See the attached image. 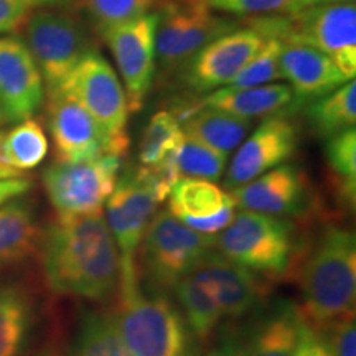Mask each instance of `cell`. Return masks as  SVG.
I'll return each mask as SVG.
<instances>
[{
	"mask_svg": "<svg viewBox=\"0 0 356 356\" xmlns=\"http://www.w3.org/2000/svg\"><path fill=\"white\" fill-rule=\"evenodd\" d=\"M40 262L58 296L101 302L118 292L121 257L102 213L60 216L40 236Z\"/></svg>",
	"mask_w": 356,
	"mask_h": 356,
	"instance_id": "1",
	"label": "cell"
},
{
	"mask_svg": "<svg viewBox=\"0 0 356 356\" xmlns=\"http://www.w3.org/2000/svg\"><path fill=\"white\" fill-rule=\"evenodd\" d=\"M299 284L302 315L318 332L355 314L356 239L343 226H328L300 259Z\"/></svg>",
	"mask_w": 356,
	"mask_h": 356,
	"instance_id": "2",
	"label": "cell"
},
{
	"mask_svg": "<svg viewBox=\"0 0 356 356\" xmlns=\"http://www.w3.org/2000/svg\"><path fill=\"white\" fill-rule=\"evenodd\" d=\"M113 320L132 356H198L200 343L178 305L140 284L119 287Z\"/></svg>",
	"mask_w": 356,
	"mask_h": 356,
	"instance_id": "3",
	"label": "cell"
},
{
	"mask_svg": "<svg viewBox=\"0 0 356 356\" xmlns=\"http://www.w3.org/2000/svg\"><path fill=\"white\" fill-rule=\"evenodd\" d=\"M249 29L262 38L282 44H304L332 58L348 79L356 74V7L355 2L304 8L287 15L249 19Z\"/></svg>",
	"mask_w": 356,
	"mask_h": 356,
	"instance_id": "4",
	"label": "cell"
},
{
	"mask_svg": "<svg viewBox=\"0 0 356 356\" xmlns=\"http://www.w3.org/2000/svg\"><path fill=\"white\" fill-rule=\"evenodd\" d=\"M215 249L267 280L292 274L302 259L291 221L244 210L215 236Z\"/></svg>",
	"mask_w": 356,
	"mask_h": 356,
	"instance_id": "5",
	"label": "cell"
},
{
	"mask_svg": "<svg viewBox=\"0 0 356 356\" xmlns=\"http://www.w3.org/2000/svg\"><path fill=\"white\" fill-rule=\"evenodd\" d=\"M170 193L154 168L140 167L119 175L106 202V221L121 257L119 287L139 284L137 251L159 204Z\"/></svg>",
	"mask_w": 356,
	"mask_h": 356,
	"instance_id": "6",
	"label": "cell"
},
{
	"mask_svg": "<svg viewBox=\"0 0 356 356\" xmlns=\"http://www.w3.org/2000/svg\"><path fill=\"white\" fill-rule=\"evenodd\" d=\"M55 92L79 102L109 142L111 154L124 157L129 149V109L118 73L101 53L88 51ZM53 95V92H51Z\"/></svg>",
	"mask_w": 356,
	"mask_h": 356,
	"instance_id": "7",
	"label": "cell"
},
{
	"mask_svg": "<svg viewBox=\"0 0 356 356\" xmlns=\"http://www.w3.org/2000/svg\"><path fill=\"white\" fill-rule=\"evenodd\" d=\"M144 275L154 292L173 289L215 249V236L188 228L168 210L155 213L140 243Z\"/></svg>",
	"mask_w": 356,
	"mask_h": 356,
	"instance_id": "8",
	"label": "cell"
},
{
	"mask_svg": "<svg viewBox=\"0 0 356 356\" xmlns=\"http://www.w3.org/2000/svg\"><path fill=\"white\" fill-rule=\"evenodd\" d=\"M309 327L291 300L264 302L259 309L226 325L216 356H293Z\"/></svg>",
	"mask_w": 356,
	"mask_h": 356,
	"instance_id": "9",
	"label": "cell"
},
{
	"mask_svg": "<svg viewBox=\"0 0 356 356\" xmlns=\"http://www.w3.org/2000/svg\"><path fill=\"white\" fill-rule=\"evenodd\" d=\"M155 60L163 73L177 71L204 44L233 32L234 22L213 13L207 0H159Z\"/></svg>",
	"mask_w": 356,
	"mask_h": 356,
	"instance_id": "10",
	"label": "cell"
},
{
	"mask_svg": "<svg viewBox=\"0 0 356 356\" xmlns=\"http://www.w3.org/2000/svg\"><path fill=\"white\" fill-rule=\"evenodd\" d=\"M122 157L104 154L81 162H55L44 168L42 181L48 202L60 216L99 213L121 175Z\"/></svg>",
	"mask_w": 356,
	"mask_h": 356,
	"instance_id": "11",
	"label": "cell"
},
{
	"mask_svg": "<svg viewBox=\"0 0 356 356\" xmlns=\"http://www.w3.org/2000/svg\"><path fill=\"white\" fill-rule=\"evenodd\" d=\"M24 29L26 48L42 73L48 95H51L79 60L91 51L84 26L68 12L43 8L29 15Z\"/></svg>",
	"mask_w": 356,
	"mask_h": 356,
	"instance_id": "12",
	"label": "cell"
},
{
	"mask_svg": "<svg viewBox=\"0 0 356 356\" xmlns=\"http://www.w3.org/2000/svg\"><path fill=\"white\" fill-rule=\"evenodd\" d=\"M157 22V12H152L102 35L121 74L119 79L126 91L131 113L142 109L152 88Z\"/></svg>",
	"mask_w": 356,
	"mask_h": 356,
	"instance_id": "13",
	"label": "cell"
},
{
	"mask_svg": "<svg viewBox=\"0 0 356 356\" xmlns=\"http://www.w3.org/2000/svg\"><path fill=\"white\" fill-rule=\"evenodd\" d=\"M211 296L222 320H241L264 304L269 297V280L244 269L220 252H208L191 270Z\"/></svg>",
	"mask_w": 356,
	"mask_h": 356,
	"instance_id": "14",
	"label": "cell"
},
{
	"mask_svg": "<svg viewBox=\"0 0 356 356\" xmlns=\"http://www.w3.org/2000/svg\"><path fill=\"white\" fill-rule=\"evenodd\" d=\"M264 43L256 30L234 29L213 40L180 68V79L195 92H211L233 81Z\"/></svg>",
	"mask_w": 356,
	"mask_h": 356,
	"instance_id": "15",
	"label": "cell"
},
{
	"mask_svg": "<svg viewBox=\"0 0 356 356\" xmlns=\"http://www.w3.org/2000/svg\"><path fill=\"white\" fill-rule=\"evenodd\" d=\"M299 147V131L287 115H275L259 124L254 132L234 150L225 175L229 190L249 184L273 168L284 165Z\"/></svg>",
	"mask_w": 356,
	"mask_h": 356,
	"instance_id": "16",
	"label": "cell"
},
{
	"mask_svg": "<svg viewBox=\"0 0 356 356\" xmlns=\"http://www.w3.org/2000/svg\"><path fill=\"white\" fill-rule=\"evenodd\" d=\"M44 102V83L32 53L15 35L0 37V114L3 122L32 119Z\"/></svg>",
	"mask_w": 356,
	"mask_h": 356,
	"instance_id": "17",
	"label": "cell"
},
{
	"mask_svg": "<svg viewBox=\"0 0 356 356\" xmlns=\"http://www.w3.org/2000/svg\"><path fill=\"white\" fill-rule=\"evenodd\" d=\"M234 204L244 211L277 218L309 213L314 195L307 173L296 165H279L249 184L231 190Z\"/></svg>",
	"mask_w": 356,
	"mask_h": 356,
	"instance_id": "18",
	"label": "cell"
},
{
	"mask_svg": "<svg viewBox=\"0 0 356 356\" xmlns=\"http://www.w3.org/2000/svg\"><path fill=\"white\" fill-rule=\"evenodd\" d=\"M47 124L58 162H81L111 154L109 142L95 119L63 92L48 95Z\"/></svg>",
	"mask_w": 356,
	"mask_h": 356,
	"instance_id": "19",
	"label": "cell"
},
{
	"mask_svg": "<svg viewBox=\"0 0 356 356\" xmlns=\"http://www.w3.org/2000/svg\"><path fill=\"white\" fill-rule=\"evenodd\" d=\"M279 65L282 79H287L302 104L318 99L348 81L330 56L304 44H282Z\"/></svg>",
	"mask_w": 356,
	"mask_h": 356,
	"instance_id": "20",
	"label": "cell"
},
{
	"mask_svg": "<svg viewBox=\"0 0 356 356\" xmlns=\"http://www.w3.org/2000/svg\"><path fill=\"white\" fill-rule=\"evenodd\" d=\"M302 102L289 84H264L254 88H220L208 92L195 108H213L233 114L236 118L269 119L289 115Z\"/></svg>",
	"mask_w": 356,
	"mask_h": 356,
	"instance_id": "21",
	"label": "cell"
},
{
	"mask_svg": "<svg viewBox=\"0 0 356 356\" xmlns=\"http://www.w3.org/2000/svg\"><path fill=\"white\" fill-rule=\"evenodd\" d=\"M180 119L184 136L229 157L251 131L252 121L213 108H193Z\"/></svg>",
	"mask_w": 356,
	"mask_h": 356,
	"instance_id": "22",
	"label": "cell"
},
{
	"mask_svg": "<svg viewBox=\"0 0 356 356\" xmlns=\"http://www.w3.org/2000/svg\"><path fill=\"white\" fill-rule=\"evenodd\" d=\"M42 228L29 200L0 204V266L20 262L38 251Z\"/></svg>",
	"mask_w": 356,
	"mask_h": 356,
	"instance_id": "23",
	"label": "cell"
},
{
	"mask_svg": "<svg viewBox=\"0 0 356 356\" xmlns=\"http://www.w3.org/2000/svg\"><path fill=\"white\" fill-rule=\"evenodd\" d=\"M33 318V300L24 287L0 286V356L22 355Z\"/></svg>",
	"mask_w": 356,
	"mask_h": 356,
	"instance_id": "24",
	"label": "cell"
},
{
	"mask_svg": "<svg viewBox=\"0 0 356 356\" xmlns=\"http://www.w3.org/2000/svg\"><path fill=\"white\" fill-rule=\"evenodd\" d=\"M234 200L215 181L200 178H178L168 193V211L180 221L208 218Z\"/></svg>",
	"mask_w": 356,
	"mask_h": 356,
	"instance_id": "25",
	"label": "cell"
},
{
	"mask_svg": "<svg viewBox=\"0 0 356 356\" xmlns=\"http://www.w3.org/2000/svg\"><path fill=\"white\" fill-rule=\"evenodd\" d=\"M307 121L323 139L355 127L356 124V83L350 79L335 91L307 102Z\"/></svg>",
	"mask_w": 356,
	"mask_h": 356,
	"instance_id": "26",
	"label": "cell"
},
{
	"mask_svg": "<svg viewBox=\"0 0 356 356\" xmlns=\"http://www.w3.org/2000/svg\"><path fill=\"white\" fill-rule=\"evenodd\" d=\"M48 147L44 129L33 118L0 132V160L17 173L37 168L47 159Z\"/></svg>",
	"mask_w": 356,
	"mask_h": 356,
	"instance_id": "27",
	"label": "cell"
},
{
	"mask_svg": "<svg viewBox=\"0 0 356 356\" xmlns=\"http://www.w3.org/2000/svg\"><path fill=\"white\" fill-rule=\"evenodd\" d=\"M68 356H132L119 335L113 315L89 310L79 320Z\"/></svg>",
	"mask_w": 356,
	"mask_h": 356,
	"instance_id": "28",
	"label": "cell"
},
{
	"mask_svg": "<svg viewBox=\"0 0 356 356\" xmlns=\"http://www.w3.org/2000/svg\"><path fill=\"white\" fill-rule=\"evenodd\" d=\"M172 291L175 292L178 309L184 314L198 343L204 345L210 341L220 328L222 317L203 284L190 273Z\"/></svg>",
	"mask_w": 356,
	"mask_h": 356,
	"instance_id": "29",
	"label": "cell"
},
{
	"mask_svg": "<svg viewBox=\"0 0 356 356\" xmlns=\"http://www.w3.org/2000/svg\"><path fill=\"white\" fill-rule=\"evenodd\" d=\"M180 119L170 111H159L152 115L142 134L139 160L142 167H157L178 149L184 140Z\"/></svg>",
	"mask_w": 356,
	"mask_h": 356,
	"instance_id": "30",
	"label": "cell"
},
{
	"mask_svg": "<svg viewBox=\"0 0 356 356\" xmlns=\"http://www.w3.org/2000/svg\"><path fill=\"white\" fill-rule=\"evenodd\" d=\"M325 162L335 177L337 188L346 203H355L356 190V131L355 127L328 137L325 144Z\"/></svg>",
	"mask_w": 356,
	"mask_h": 356,
	"instance_id": "31",
	"label": "cell"
},
{
	"mask_svg": "<svg viewBox=\"0 0 356 356\" xmlns=\"http://www.w3.org/2000/svg\"><path fill=\"white\" fill-rule=\"evenodd\" d=\"M83 10L96 32L104 35L109 30L152 13L159 0H81Z\"/></svg>",
	"mask_w": 356,
	"mask_h": 356,
	"instance_id": "32",
	"label": "cell"
},
{
	"mask_svg": "<svg viewBox=\"0 0 356 356\" xmlns=\"http://www.w3.org/2000/svg\"><path fill=\"white\" fill-rule=\"evenodd\" d=\"M226 162L228 157L188 137H184L181 144L172 155V163L178 178L216 181L226 172Z\"/></svg>",
	"mask_w": 356,
	"mask_h": 356,
	"instance_id": "33",
	"label": "cell"
},
{
	"mask_svg": "<svg viewBox=\"0 0 356 356\" xmlns=\"http://www.w3.org/2000/svg\"><path fill=\"white\" fill-rule=\"evenodd\" d=\"M280 50H282V43L279 40L264 38L259 51L248 61V65L236 74L226 88L264 86V84H273L282 79L279 65Z\"/></svg>",
	"mask_w": 356,
	"mask_h": 356,
	"instance_id": "34",
	"label": "cell"
},
{
	"mask_svg": "<svg viewBox=\"0 0 356 356\" xmlns=\"http://www.w3.org/2000/svg\"><path fill=\"white\" fill-rule=\"evenodd\" d=\"M213 10L233 15L267 17L289 13L296 0H207Z\"/></svg>",
	"mask_w": 356,
	"mask_h": 356,
	"instance_id": "35",
	"label": "cell"
},
{
	"mask_svg": "<svg viewBox=\"0 0 356 356\" xmlns=\"http://www.w3.org/2000/svg\"><path fill=\"white\" fill-rule=\"evenodd\" d=\"M332 356H356L355 314L337 320L317 332Z\"/></svg>",
	"mask_w": 356,
	"mask_h": 356,
	"instance_id": "36",
	"label": "cell"
},
{
	"mask_svg": "<svg viewBox=\"0 0 356 356\" xmlns=\"http://www.w3.org/2000/svg\"><path fill=\"white\" fill-rule=\"evenodd\" d=\"M29 0H0V37H6L25 25L30 15Z\"/></svg>",
	"mask_w": 356,
	"mask_h": 356,
	"instance_id": "37",
	"label": "cell"
},
{
	"mask_svg": "<svg viewBox=\"0 0 356 356\" xmlns=\"http://www.w3.org/2000/svg\"><path fill=\"white\" fill-rule=\"evenodd\" d=\"M236 204L234 202L229 203L228 207L222 208L221 211L215 213V215L208 216V218H197V220H184V222L188 228L198 231L202 234H208V236H216L218 233H221L226 226L233 221V218L236 215Z\"/></svg>",
	"mask_w": 356,
	"mask_h": 356,
	"instance_id": "38",
	"label": "cell"
},
{
	"mask_svg": "<svg viewBox=\"0 0 356 356\" xmlns=\"http://www.w3.org/2000/svg\"><path fill=\"white\" fill-rule=\"evenodd\" d=\"M293 356H332L330 350L327 348L322 337L317 332L312 330L310 327H307V330L302 337L300 345L297 346Z\"/></svg>",
	"mask_w": 356,
	"mask_h": 356,
	"instance_id": "39",
	"label": "cell"
},
{
	"mask_svg": "<svg viewBox=\"0 0 356 356\" xmlns=\"http://www.w3.org/2000/svg\"><path fill=\"white\" fill-rule=\"evenodd\" d=\"M30 188H32V180L29 178L15 177L0 180V204L24 197Z\"/></svg>",
	"mask_w": 356,
	"mask_h": 356,
	"instance_id": "40",
	"label": "cell"
},
{
	"mask_svg": "<svg viewBox=\"0 0 356 356\" xmlns=\"http://www.w3.org/2000/svg\"><path fill=\"white\" fill-rule=\"evenodd\" d=\"M346 2H355V0H296L289 13L304 10V8H310V7L330 6V3H346Z\"/></svg>",
	"mask_w": 356,
	"mask_h": 356,
	"instance_id": "41",
	"label": "cell"
},
{
	"mask_svg": "<svg viewBox=\"0 0 356 356\" xmlns=\"http://www.w3.org/2000/svg\"><path fill=\"white\" fill-rule=\"evenodd\" d=\"M33 356H65L63 351L60 350L58 345H44L43 348H40Z\"/></svg>",
	"mask_w": 356,
	"mask_h": 356,
	"instance_id": "42",
	"label": "cell"
},
{
	"mask_svg": "<svg viewBox=\"0 0 356 356\" xmlns=\"http://www.w3.org/2000/svg\"><path fill=\"white\" fill-rule=\"evenodd\" d=\"M73 2V0H29V3L32 7H51V6H66V3Z\"/></svg>",
	"mask_w": 356,
	"mask_h": 356,
	"instance_id": "43",
	"label": "cell"
},
{
	"mask_svg": "<svg viewBox=\"0 0 356 356\" xmlns=\"http://www.w3.org/2000/svg\"><path fill=\"white\" fill-rule=\"evenodd\" d=\"M15 177H20V173L12 170V168H8L6 163L0 160V180H6V178H15Z\"/></svg>",
	"mask_w": 356,
	"mask_h": 356,
	"instance_id": "44",
	"label": "cell"
},
{
	"mask_svg": "<svg viewBox=\"0 0 356 356\" xmlns=\"http://www.w3.org/2000/svg\"><path fill=\"white\" fill-rule=\"evenodd\" d=\"M207 356H216V353H215V351H211V353H208Z\"/></svg>",
	"mask_w": 356,
	"mask_h": 356,
	"instance_id": "45",
	"label": "cell"
},
{
	"mask_svg": "<svg viewBox=\"0 0 356 356\" xmlns=\"http://www.w3.org/2000/svg\"><path fill=\"white\" fill-rule=\"evenodd\" d=\"M2 122H3V119H2V114H0V126H2Z\"/></svg>",
	"mask_w": 356,
	"mask_h": 356,
	"instance_id": "46",
	"label": "cell"
}]
</instances>
